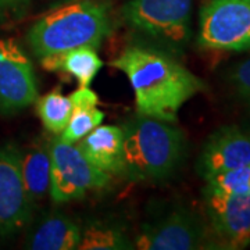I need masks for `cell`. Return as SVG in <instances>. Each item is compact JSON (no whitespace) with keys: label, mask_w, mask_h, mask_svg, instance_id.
<instances>
[{"label":"cell","mask_w":250,"mask_h":250,"mask_svg":"<svg viewBox=\"0 0 250 250\" xmlns=\"http://www.w3.org/2000/svg\"><path fill=\"white\" fill-rule=\"evenodd\" d=\"M228 82L238 98L250 106V57L233 65L228 74Z\"/></svg>","instance_id":"20"},{"label":"cell","mask_w":250,"mask_h":250,"mask_svg":"<svg viewBox=\"0 0 250 250\" xmlns=\"http://www.w3.org/2000/svg\"><path fill=\"white\" fill-rule=\"evenodd\" d=\"M82 229L68 215L54 213L45 217L29 233L25 248L32 250L78 249Z\"/></svg>","instance_id":"13"},{"label":"cell","mask_w":250,"mask_h":250,"mask_svg":"<svg viewBox=\"0 0 250 250\" xmlns=\"http://www.w3.org/2000/svg\"><path fill=\"white\" fill-rule=\"evenodd\" d=\"M205 189L225 195L250 193V166L210 175L206 178Z\"/></svg>","instance_id":"18"},{"label":"cell","mask_w":250,"mask_h":250,"mask_svg":"<svg viewBox=\"0 0 250 250\" xmlns=\"http://www.w3.org/2000/svg\"><path fill=\"white\" fill-rule=\"evenodd\" d=\"M111 65L128 77L139 116L175 124L181 107L206 90L205 82L170 52L141 45L128 46Z\"/></svg>","instance_id":"1"},{"label":"cell","mask_w":250,"mask_h":250,"mask_svg":"<svg viewBox=\"0 0 250 250\" xmlns=\"http://www.w3.org/2000/svg\"><path fill=\"white\" fill-rule=\"evenodd\" d=\"M20 168L29 202L35 207L49 193L50 142L35 141L25 150H20Z\"/></svg>","instance_id":"14"},{"label":"cell","mask_w":250,"mask_h":250,"mask_svg":"<svg viewBox=\"0 0 250 250\" xmlns=\"http://www.w3.org/2000/svg\"><path fill=\"white\" fill-rule=\"evenodd\" d=\"M103 120H104V113L98 107L74 110L70 123L64 128L62 134L57 136L62 142L77 143L102 124Z\"/></svg>","instance_id":"19"},{"label":"cell","mask_w":250,"mask_h":250,"mask_svg":"<svg viewBox=\"0 0 250 250\" xmlns=\"http://www.w3.org/2000/svg\"><path fill=\"white\" fill-rule=\"evenodd\" d=\"M38 99L31 59L14 39H0V113H18Z\"/></svg>","instance_id":"10"},{"label":"cell","mask_w":250,"mask_h":250,"mask_svg":"<svg viewBox=\"0 0 250 250\" xmlns=\"http://www.w3.org/2000/svg\"><path fill=\"white\" fill-rule=\"evenodd\" d=\"M121 129L123 175L136 182H161L179 170L187 138L174 123L136 114Z\"/></svg>","instance_id":"2"},{"label":"cell","mask_w":250,"mask_h":250,"mask_svg":"<svg viewBox=\"0 0 250 250\" xmlns=\"http://www.w3.org/2000/svg\"><path fill=\"white\" fill-rule=\"evenodd\" d=\"M111 34L108 7L98 0H75L41 17L27 34L28 45L41 60L75 47L98 50Z\"/></svg>","instance_id":"3"},{"label":"cell","mask_w":250,"mask_h":250,"mask_svg":"<svg viewBox=\"0 0 250 250\" xmlns=\"http://www.w3.org/2000/svg\"><path fill=\"white\" fill-rule=\"evenodd\" d=\"M31 0H0V20H17L27 14Z\"/></svg>","instance_id":"21"},{"label":"cell","mask_w":250,"mask_h":250,"mask_svg":"<svg viewBox=\"0 0 250 250\" xmlns=\"http://www.w3.org/2000/svg\"><path fill=\"white\" fill-rule=\"evenodd\" d=\"M192 0H129L121 7L124 22L136 32L181 53L189 43Z\"/></svg>","instance_id":"4"},{"label":"cell","mask_w":250,"mask_h":250,"mask_svg":"<svg viewBox=\"0 0 250 250\" xmlns=\"http://www.w3.org/2000/svg\"><path fill=\"white\" fill-rule=\"evenodd\" d=\"M111 175L92 164L75 143L62 142L59 136L50 141V187L54 203H68L90 190L103 189Z\"/></svg>","instance_id":"5"},{"label":"cell","mask_w":250,"mask_h":250,"mask_svg":"<svg viewBox=\"0 0 250 250\" xmlns=\"http://www.w3.org/2000/svg\"><path fill=\"white\" fill-rule=\"evenodd\" d=\"M68 98L72 103V111L96 107L99 103L98 95L92 89H89V86H80L78 89L74 90Z\"/></svg>","instance_id":"22"},{"label":"cell","mask_w":250,"mask_h":250,"mask_svg":"<svg viewBox=\"0 0 250 250\" xmlns=\"http://www.w3.org/2000/svg\"><path fill=\"white\" fill-rule=\"evenodd\" d=\"M80 250H129L134 243L121 229L107 225H90L82 231Z\"/></svg>","instance_id":"17"},{"label":"cell","mask_w":250,"mask_h":250,"mask_svg":"<svg viewBox=\"0 0 250 250\" xmlns=\"http://www.w3.org/2000/svg\"><path fill=\"white\" fill-rule=\"evenodd\" d=\"M20 168V149L13 143L0 145V241L25 228L32 217Z\"/></svg>","instance_id":"8"},{"label":"cell","mask_w":250,"mask_h":250,"mask_svg":"<svg viewBox=\"0 0 250 250\" xmlns=\"http://www.w3.org/2000/svg\"><path fill=\"white\" fill-rule=\"evenodd\" d=\"M208 228L221 249H245L250 243V193L225 195L203 190Z\"/></svg>","instance_id":"9"},{"label":"cell","mask_w":250,"mask_h":250,"mask_svg":"<svg viewBox=\"0 0 250 250\" xmlns=\"http://www.w3.org/2000/svg\"><path fill=\"white\" fill-rule=\"evenodd\" d=\"M36 114L41 118L47 132L60 135L70 123L72 116V103L68 96L62 93V88H54L35 100Z\"/></svg>","instance_id":"16"},{"label":"cell","mask_w":250,"mask_h":250,"mask_svg":"<svg viewBox=\"0 0 250 250\" xmlns=\"http://www.w3.org/2000/svg\"><path fill=\"white\" fill-rule=\"evenodd\" d=\"M197 45L207 50H250V0H208L200 10Z\"/></svg>","instance_id":"6"},{"label":"cell","mask_w":250,"mask_h":250,"mask_svg":"<svg viewBox=\"0 0 250 250\" xmlns=\"http://www.w3.org/2000/svg\"><path fill=\"white\" fill-rule=\"evenodd\" d=\"M141 250H196L217 248L210 228L200 215L178 207L143 225L134 243Z\"/></svg>","instance_id":"7"},{"label":"cell","mask_w":250,"mask_h":250,"mask_svg":"<svg viewBox=\"0 0 250 250\" xmlns=\"http://www.w3.org/2000/svg\"><path fill=\"white\" fill-rule=\"evenodd\" d=\"M250 166V132L227 125L208 136L197 160L202 178Z\"/></svg>","instance_id":"11"},{"label":"cell","mask_w":250,"mask_h":250,"mask_svg":"<svg viewBox=\"0 0 250 250\" xmlns=\"http://www.w3.org/2000/svg\"><path fill=\"white\" fill-rule=\"evenodd\" d=\"M42 67L47 71L65 72L78 81L80 86H89L103 68V62L96 49L90 46L75 47L64 53L52 54L41 59Z\"/></svg>","instance_id":"15"},{"label":"cell","mask_w":250,"mask_h":250,"mask_svg":"<svg viewBox=\"0 0 250 250\" xmlns=\"http://www.w3.org/2000/svg\"><path fill=\"white\" fill-rule=\"evenodd\" d=\"M85 157L110 175L123 174V129L116 125H99L78 141Z\"/></svg>","instance_id":"12"}]
</instances>
